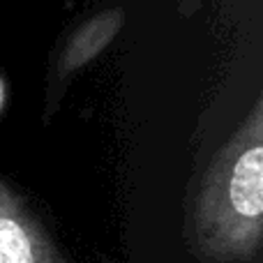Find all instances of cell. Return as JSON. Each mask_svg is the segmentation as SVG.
I'll use <instances>...</instances> for the list:
<instances>
[{"mask_svg": "<svg viewBox=\"0 0 263 263\" xmlns=\"http://www.w3.org/2000/svg\"><path fill=\"white\" fill-rule=\"evenodd\" d=\"M187 247L201 263H261L263 100L217 150L185 210Z\"/></svg>", "mask_w": 263, "mask_h": 263, "instance_id": "cell-1", "label": "cell"}, {"mask_svg": "<svg viewBox=\"0 0 263 263\" xmlns=\"http://www.w3.org/2000/svg\"><path fill=\"white\" fill-rule=\"evenodd\" d=\"M125 26V12L120 7H104L69 28L51 55L49 74L44 83V120H49L60 106L69 83L88 67L102 51L120 35Z\"/></svg>", "mask_w": 263, "mask_h": 263, "instance_id": "cell-2", "label": "cell"}, {"mask_svg": "<svg viewBox=\"0 0 263 263\" xmlns=\"http://www.w3.org/2000/svg\"><path fill=\"white\" fill-rule=\"evenodd\" d=\"M0 263H67L32 203L0 178Z\"/></svg>", "mask_w": 263, "mask_h": 263, "instance_id": "cell-3", "label": "cell"}, {"mask_svg": "<svg viewBox=\"0 0 263 263\" xmlns=\"http://www.w3.org/2000/svg\"><path fill=\"white\" fill-rule=\"evenodd\" d=\"M203 3L205 0H178V12H180L182 16H194Z\"/></svg>", "mask_w": 263, "mask_h": 263, "instance_id": "cell-4", "label": "cell"}]
</instances>
